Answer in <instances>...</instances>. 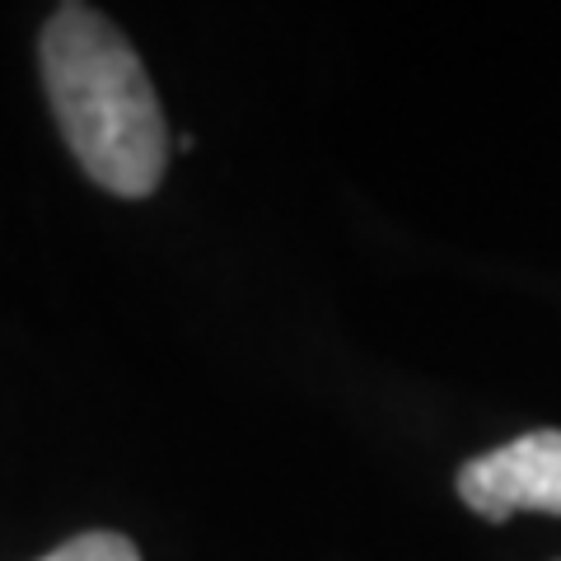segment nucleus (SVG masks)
Returning <instances> with one entry per match:
<instances>
[{
  "label": "nucleus",
  "instance_id": "obj_1",
  "mask_svg": "<svg viewBox=\"0 0 561 561\" xmlns=\"http://www.w3.org/2000/svg\"><path fill=\"white\" fill-rule=\"evenodd\" d=\"M43 84L80 169L113 197H150L169 164V127L136 47L94 5L66 0L43 28Z\"/></svg>",
  "mask_w": 561,
  "mask_h": 561
},
{
  "label": "nucleus",
  "instance_id": "obj_2",
  "mask_svg": "<svg viewBox=\"0 0 561 561\" xmlns=\"http://www.w3.org/2000/svg\"><path fill=\"white\" fill-rule=\"evenodd\" d=\"M459 496L472 515L496 524L519 511L561 515V431H529L468 459L459 468Z\"/></svg>",
  "mask_w": 561,
  "mask_h": 561
},
{
  "label": "nucleus",
  "instance_id": "obj_3",
  "mask_svg": "<svg viewBox=\"0 0 561 561\" xmlns=\"http://www.w3.org/2000/svg\"><path fill=\"white\" fill-rule=\"evenodd\" d=\"M43 561H140V552H136L131 538L94 529V534H76L70 542H61V548L47 552Z\"/></svg>",
  "mask_w": 561,
  "mask_h": 561
}]
</instances>
